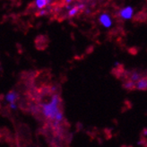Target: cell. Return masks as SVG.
<instances>
[{
    "label": "cell",
    "instance_id": "1",
    "mask_svg": "<svg viewBox=\"0 0 147 147\" xmlns=\"http://www.w3.org/2000/svg\"><path fill=\"white\" fill-rule=\"evenodd\" d=\"M61 102L60 97L58 94H53L50 98V100L47 103H42L40 105L42 115L49 120L54 121V119L57 112L60 111L59 104Z\"/></svg>",
    "mask_w": 147,
    "mask_h": 147
},
{
    "label": "cell",
    "instance_id": "2",
    "mask_svg": "<svg viewBox=\"0 0 147 147\" xmlns=\"http://www.w3.org/2000/svg\"><path fill=\"white\" fill-rule=\"evenodd\" d=\"M134 7L131 5H126L117 11V14L123 21H129L134 16Z\"/></svg>",
    "mask_w": 147,
    "mask_h": 147
},
{
    "label": "cell",
    "instance_id": "3",
    "mask_svg": "<svg viewBox=\"0 0 147 147\" xmlns=\"http://www.w3.org/2000/svg\"><path fill=\"white\" fill-rule=\"evenodd\" d=\"M98 21H99L100 24L102 27L106 28V29L110 28V27L112 26V24H113L111 17H110V16H109V13H100V16H99V17H98Z\"/></svg>",
    "mask_w": 147,
    "mask_h": 147
},
{
    "label": "cell",
    "instance_id": "4",
    "mask_svg": "<svg viewBox=\"0 0 147 147\" xmlns=\"http://www.w3.org/2000/svg\"><path fill=\"white\" fill-rule=\"evenodd\" d=\"M18 98H19V94L16 91H10V92H8L5 95V100L8 104L16 102Z\"/></svg>",
    "mask_w": 147,
    "mask_h": 147
},
{
    "label": "cell",
    "instance_id": "5",
    "mask_svg": "<svg viewBox=\"0 0 147 147\" xmlns=\"http://www.w3.org/2000/svg\"><path fill=\"white\" fill-rule=\"evenodd\" d=\"M136 89L139 91H145L147 90V78L142 77L139 81L136 82Z\"/></svg>",
    "mask_w": 147,
    "mask_h": 147
},
{
    "label": "cell",
    "instance_id": "6",
    "mask_svg": "<svg viewBox=\"0 0 147 147\" xmlns=\"http://www.w3.org/2000/svg\"><path fill=\"white\" fill-rule=\"evenodd\" d=\"M34 5L37 10H40L47 7V1L46 0H35Z\"/></svg>",
    "mask_w": 147,
    "mask_h": 147
},
{
    "label": "cell",
    "instance_id": "7",
    "mask_svg": "<svg viewBox=\"0 0 147 147\" xmlns=\"http://www.w3.org/2000/svg\"><path fill=\"white\" fill-rule=\"evenodd\" d=\"M136 82H133V81L129 79L128 81H127V82H125V83H124L123 87H124L126 90L132 91V90L136 89Z\"/></svg>",
    "mask_w": 147,
    "mask_h": 147
},
{
    "label": "cell",
    "instance_id": "8",
    "mask_svg": "<svg viewBox=\"0 0 147 147\" xmlns=\"http://www.w3.org/2000/svg\"><path fill=\"white\" fill-rule=\"evenodd\" d=\"M79 12H81V11H80V9L78 8V6L76 5H74V6H73V8H72L71 10H69V11L67 12V16H68L69 18L75 17L76 16H77V13H78Z\"/></svg>",
    "mask_w": 147,
    "mask_h": 147
},
{
    "label": "cell",
    "instance_id": "9",
    "mask_svg": "<svg viewBox=\"0 0 147 147\" xmlns=\"http://www.w3.org/2000/svg\"><path fill=\"white\" fill-rule=\"evenodd\" d=\"M142 77H141V75L139 73H137V72H133L130 75V80H132L133 82H137V81H139L140 80Z\"/></svg>",
    "mask_w": 147,
    "mask_h": 147
},
{
    "label": "cell",
    "instance_id": "10",
    "mask_svg": "<svg viewBox=\"0 0 147 147\" xmlns=\"http://www.w3.org/2000/svg\"><path fill=\"white\" fill-rule=\"evenodd\" d=\"M49 13V11L45 8H43V9H40V10H38L35 13V16L37 17H41V16H47Z\"/></svg>",
    "mask_w": 147,
    "mask_h": 147
},
{
    "label": "cell",
    "instance_id": "11",
    "mask_svg": "<svg viewBox=\"0 0 147 147\" xmlns=\"http://www.w3.org/2000/svg\"><path fill=\"white\" fill-rule=\"evenodd\" d=\"M64 119V114H63V112L60 111L59 112H57V115H56V117H55V119H54V121H56V122H58V123H61V121Z\"/></svg>",
    "mask_w": 147,
    "mask_h": 147
},
{
    "label": "cell",
    "instance_id": "12",
    "mask_svg": "<svg viewBox=\"0 0 147 147\" xmlns=\"http://www.w3.org/2000/svg\"><path fill=\"white\" fill-rule=\"evenodd\" d=\"M76 5L78 6V8L80 9V11H84V9L86 8V5L84 3H77Z\"/></svg>",
    "mask_w": 147,
    "mask_h": 147
},
{
    "label": "cell",
    "instance_id": "13",
    "mask_svg": "<svg viewBox=\"0 0 147 147\" xmlns=\"http://www.w3.org/2000/svg\"><path fill=\"white\" fill-rule=\"evenodd\" d=\"M9 108H10L11 110H16L17 108H18V106L16 104V102H14V103H10L9 104Z\"/></svg>",
    "mask_w": 147,
    "mask_h": 147
},
{
    "label": "cell",
    "instance_id": "14",
    "mask_svg": "<svg viewBox=\"0 0 147 147\" xmlns=\"http://www.w3.org/2000/svg\"><path fill=\"white\" fill-rule=\"evenodd\" d=\"M46 1H47V7L51 6V5L53 3V0H46Z\"/></svg>",
    "mask_w": 147,
    "mask_h": 147
},
{
    "label": "cell",
    "instance_id": "15",
    "mask_svg": "<svg viewBox=\"0 0 147 147\" xmlns=\"http://www.w3.org/2000/svg\"><path fill=\"white\" fill-rule=\"evenodd\" d=\"M73 6L74 5H72L71 4L70 5H65V9H67V11H69V10H71L73 8Z\"/></svg>",
    "mask_w": 147,
    "mask_h": 147
},
{
    "label": "cell",
    "instance_id": "16",
    "mask_svg": "<svg viewBox=\"0 0 147 147\" xmlns=\"http://www.w3.org/2000/svg\"><path fill=\"white\" fill-rule=\"evenodd\" d=\"M91 12H92V11H91V9H90V8H85V9H84V13H86V14L91 13Z\"/></svg>",
    "mask_w": 147,
    "mask_h": 147
},
{
    "label": "cell",
    "instance_id": "17",
    "mask_svg": "<svg viewBox=\"0 0 147 147\" xmlns=\"http://www.w3.org/2000/svg\"><path fill=\"white\" fill-rule=\"evenodd\" d=\"M73 1H74V0H64V2L67 5H70Z\"/></svg>",
    "mask_w": 147,
    "mask_h": 147
},
{
    "label": "cell",
    "instance_id": "18",
    "mask_svg": "<svg viewBox=\"0 0 147 147\" xmlns=\"http://www.w3.org/2000/svg\"><path fill=\"white\" fill-rule=\"evenodd\" d=\"M120 64H119V62H114V65H115V67H119V65Z\"/></svg>",
    "mask_w": 147,
    "mask_h": 147
},
{
    "label": "cell",
    "instance_id": "19",
    "mask_svg": "<svg viewBox=\"0 0 147 147\" xmlns=\"http://www.w3.org/2000/svg\"><path fill=\"white\" fill-rule=\"evenodd\" d=\"M144 136H147V129H144Z\"/></svg>",
    "mask_w": 147,
    "mask_h": 147
}]
</instances>
